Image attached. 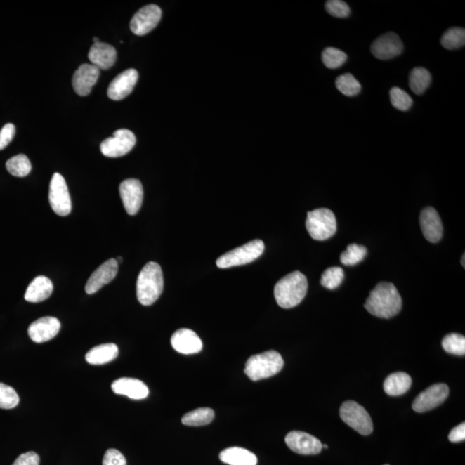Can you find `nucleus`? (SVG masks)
<instances>
[{
  "label": "nucleus",
  "mask_w": 465,
  "mask_h": 465,
  "mask_svg": "<svg viewBox=\"0 0 465 465\" xmlns=\"http://www.w3.org/2000/svg\"><path fill=\"white\" fill-rule=\"evenodd\" d=\"M402 300L398 289L391 283H379L369 293L365 308L376 317L390 319L402 310Z\"/></svg>",
  "instance_id": "f257e3e1"
},
{
  "label": "nucleus",
  "mask_w": 465,
  "mask_h": 465,
  "mask_svg": "<svg viewBox=\"0 0 465 465\" xmlns=\"http://www.w3.org/2000/svg\"><path fill=\"white\" fill-rule=\"evenodd\" d=\"M164 278L161 266L156 262H148L137 278L136 294L140 304L150 306L161 296Z\"/></svg>",
  "instance_id": "f03ea898"
},
{
  "label": "nucleus",
  "mask_w": 465,
  "mask_h": 465,
  "mask_svg": "<svg viewBox=\"0 0 465 465\" xmlns=\"http://www.w3.org/2000/svg\"><path fill=\"white\" fill-rule=\"evenodd\" d=\"M307 292V277L296 270L277 282L274 288V296L281 308H292L302 302Z\"/></svg>",
  "instance_id": "7ed1b4c3"
},
{
  "label": "nucleus",
  "mask_w": 465,
  "mask_h": 465,
  "mask_svg": "<svg viewBox=\"0 0 465 465\" xmlns=\"http://www.w3.org/2000/svg\"><path fill=\"white\" fill-rule=\"evenodd\" d=\"M284 365L280 353L276 351H268L249 358L246 363L245 373L253 381L269 379L280 372Z\"/></svg>",
  "instance_id": "20e7f679"
},
{
  "label": "nucleus",
  "mask_w": 465,
  "mask_h": 465,
  "mask_svg": "<svg viewBox=\"0 0 465 465\" xmlns=\"http://www.w3.org/2000/svg\"><path fill=\"white\" fill-rule=\"evenodd\" d=\"M306 228L312 238L316 241H325L336 232V218L329 209H315L308 212Z\"/></svg>",
  "instance_id": "39448f33"
},
{
  "label": "nucleus",
  "mask_w": 465,
  "mask_h": 465,
  "mask_svg": "<svg viewBox=\"0 0 465 465\" xmlns=\"http://www.w3.org/2000/svg\"><path fill=\"white\" fill-rule=\"evenodd\" d=\"M264 250V242L261 240H254L237 249L228 251L223 256L217 258L216 266L219 268L226 269L232 266L249 264L261 257Z\"/></svg>",
  "instance_id": "423d86ee"
},
{
  "label": "nucleus",
  "mask_w": 465,
  "mask_h": 465,
  "mask_svg": "<svg viewBox=\"0 0 465 465\" xmlns=\"http://www.w3.org/2000/svg\"><path fill=\"white\" fill-rule=\"evenodd\" d=\"M342 421L361 435H369L373 432V423L368 412L356 402L348 401L340 410Z\"/></svg>",
  "instance_id": "0eeeda50"
},
{
  "label": "nucleus",
  "mask_w": 465,
  "mask_h": 465,
  "mask_svg": "<svg viewBox=\"0 0 465 465\" xmlns=\"http://www.w3.org/2000/svg\"><path fill=\"white\" fill-rule=\"evenodd\" d=\"M49 204L53 211L60 216H67L72 211V201L67 185L62 174L53 175L49 185Z\"/></svg>",
  "instance_id": "6e6552de"
},
{
  "label": "nucleus",
  "mask_w": 465,
  "mask_h": 465,
  "mask_svg": "<svg viewBox=\"0 0 465 465\" xmlns=\"http://www.w3.org/2000/svg\"><path fill=\"white\" fill-rule=\"evenodd\" d=\"M136 143L134 133L129 129H118L112 137L104 140L100 145L102 154L109 158H118L127 155Z\"/></svg>",
  "instance_id": "1a4fd4ad"
},
{
  "label": "nucleus",
  "mask_w": 465,
  "mask_h": 465,
  "mask_svg": "<svg viewBox=\"0 0 465 465\" xmlns=\"http://www.w3.org/2000/svg\"><path fill=\"white\" fill-rule=\"evenodd\" d=\"M448 395L449 388L447 384H433L415 398L412 407L417 413H424L440 406Z\"/></svg>",
  "instance_id": "9d476101"
},
{
  "label": "nucleus",
  "mask_w": 465,
  "mask_h": 465,
  "mask_svg": "<svg viewBox=\"0 0 465 465\" xmlns=\"http://www.w3.org/2000/svg\"><path fill=\"white\" fill-rule=\"evenodd\" d=\"M162 15V9L158 6L148 5L143 7L131 19V32L137 36L146 35L158 25Z\"/></svg>",
  "instance_id": "9b49d317"
},
{
  "label": "nucleus",
  "mask_w": 465,
  "mask_h": 465,
  "mask_svg": "<svg viewBox=\"0 0 465 465\" xmlns=\"http://www.w3.org/2000/svg\"><path fill=\"white\" fill-rule=\"evenodd\" d=\"M121 199L129 215L135 216L142 207L143 188L138 179L129 178L119 186Z\"/></svg>",
  "instance_id": "f8f14e48"
},
{
  "label": "nucleus",
  "mask_w": 465,
  "mask_h": 465,
  "mask_svg": "<svg viewBox=\"0 0 465 465\" xmlns=\"http://www.w3.org/2000/svg\"><path fill=\"white\" fill-rule=\"evenodd\" d=\"M372 55L376 59L387 60L402 54L403 44L395 33L388 32L377 37L371 46Z\"/></svg>",
  "instance_id": "ddd939ff"
},
{
  "label": "nucleus",
  "mask_w": 465,
  "mask_h": 465,
  "mask_svg": "<svg viewBox=\"0 0 465 465\" xmlns=\"http://www.w3.org/2000/svg\"><path fill=\"white\" fill-rule=\"evenodd\" d=\"M285 443L292 451L301 455L319 454L322 444L317 438L300 431H293L285 437Z\"/></svg>",
  "instance_id": "4468645a"
},
{
  "label": "nucleus",
  "mask_w": 465,
  "mask_h": 465,
  "mask_svg": "<svg viewBox=\"0 0 465 465\" xmlns=\"http://www.w3.org/2000/svg\"><path fill=\"white\" fill-rule=\"evenodd\" d=\"M138 72L133 68L121 72L110 84L107 91L108 97L115 101H119L128 97L134 90L137 81H138Z\"/></svg>",
  "instance_id": "2eb2a0df"
},
{
  "label": "nucleus",
  "mask_w": 465,
  "mask_h": 465,
  "mask_svg": "<svg viewBox=\"0 0 465 465\" xmlns=\"http://www.w3.org/2000/svg\"><path fill=\"white\" fill-rule=\"evenodd\" d=\"M118 272V264L116 258H110L105 261L91 274L86 284L87 294H94L104 285L107 284L116 277Z\"/></svg>",
  "instance_id": "dca6fc26"
},
{
  "label": "nucleus",
  "mask_w": 465,
  "mask_h": 465,
  "mask_svg": "<svg viewBox=\"0 0 465 465\" xmlns=\"http://www.w3.org/2000/svg\"><path fill=\"white\" fill-rule=\"evenodd\" d=\"M60 329V322L58 319L52 316L37 320L30 324L28 334L30 339L36 343H44L54 339Z\"/></svg>",
  "instance_id": "f3484780"
},
{
  "label": "nucleus",
  "mask_w": 465,
  "mask_h": 465,
  "mask_svg": "<svg viewBox=\"0 0 465 465\" xmlns=\"http://www.w3.org/2000/svg\"><path fill=\"white\" fill-rule=\"evenodd\" d=\"M100 70L91 64H83L75 71L72 86L79 96H87L97 83Z\"/></svg>",
  "instance_id": "a211bd4d"
},
{
  "label": "nucleus",
  "mask_w": 465,
  "mask_h": 465,
  "mask_svg": "<svg viewBox=\"0 0 465 465\" xmlns=\"http://www.w3.org/2000/svg\"><path fill=\"white\" fill-rule=\"evenodd\" d=\"M171 344L178 353L195 354L203 348V343L195 332L188 329H181L175 332L171 338Z\"/></svg>",
  "instance_id": "6ab92c4d"
},
{
  "label": "nucleus",
  "mask_w": 465,
  "mask_h": 465,
  "mask_svg": "<svg viewBox=\"0 0 465 465\" xmlns=\"http://www.w3.org/2000/svg\"><path fill=\"white\" fill-rule=\"evenodd\" d=\"M420 224L423 235L428 242L437 243L440 241L443 235V225L435 209L428 207L423 209Z\"/></svg>",
  "instance_id": "aec40b11"
},
{
  "label": "nucleus",
  "mask_w": 465,
  "mask_h": 465,
  "mask_svg": "<svg viewBox=\"0 0 465 465\" xmlns=\"http://www.w3.org/2000/svg\"><path fill=\"white\" fill-rule=\"evenodd\" d=\"M112 388L114 393L126 395L134 400L145 399L150 394L147 385L142 381L129 377H122L114 381Z\"/></svg>",
  "instance_id": "412c9836"
},
{
  "label": "nucleus",
  "mask_w": 465,
  "mask_h": 465,
  "mask_svg": "<svg viewBox=\"0 0 465 465\" xmlns=\"http://www.w3.org/2000/svg\"><path fill=\"white\" fill-rule=\"evenodd\" d=\"M89 58L91 65L98 68L99 70H109L116 63V48L110 44L100 41V43L91 46Z\"/></svg>",
  "instance_id": "4be33fe9"
},
{
  "label": "nucleus",
  "mask_w": 465,
  "mask_h": 465,
  "mask_svg": "<svg viewBox=\"0 0 465 465\" xmlns=\"http://www.w3.org/2000/svg\"><path fill=\"white\" fill-rule=\"evenodd\" d=\"M53 283L48 277L38 276L29 285L25 294V299L29 303H41L52 295Z\"/></svg>",
  "instance_id": "5701e85b"
},
{
  "label": "nucleus",
  "mask_w": 465,
  "mask_h": 465,
  "mask_svg": "<svg viewBox=\"0 0 465 465\" xmlns=\"http://www.w3.org/2000/svg\"><path fill=\"white\" fill-rule=\"evenodd\" d=\"M221 461L228 465H256L257 457L249 450L242 447H230L224 450L219 455Z\"/></svg>",
  "instance_id": "b1692460"
},
{
  "label": "nucleus",
  "mask_w": 465,
  "mask_h": 465,
  "mask_svg": "<svg viewBox=\"0 0 465 465\" xmlns=\"http://www.w3.org/2000/svg\"><path fill=\"white\" fill-rule=\"evenodd\" d=\"M119 351L113 343L99 345L86 353V360L90 365H99L110 363L118 356Z\"/></svg>",
  "instance_id": "393cba45"
},
{
  "label": "nucleus",
  "mask_w": 465,
  "mask_h": 465,
  "mask_svg": "<svg viewBox=\"0 0 465 465\" xmlns=\"http://www.w3.org/2000/svg\"><path fill=\"white\" fill-rule=\"evenodd\" d=\"M411 385V376L405 372H399L393 373L385 379L384 388L387 395L398 396L405 394Z\"/></svg>",
  "instance_id": "a878e982"
},
{
  "label": "nucleus",
  "mask_w": 465,
  "mask_h": 465,
  "mask_svg": "<svg viewBox=\"0 0 465 465\" xmlns=\"http://www.w3.org/2000/svg\"><path fill=\"white\" fill-rule=\"evenodd\" d=\"M432 75L425 67H418L414 68L410 74V87L412 91L417 95H421L428 89Z\"/></svg>",
  "instance_id": "bb28decb"
},
{
  "label": "nucleus",
  "mask_w": 465,
  "mask_h": 465,
  "mask_svg": "<svg viewBox=\"0 0 465 465\" xmlns=\"http://www.w3.org/2000/svg\"><path fill=\"white\" fill-rule=\"evenodd\" d=\"M215 413L209 407H201L189 412L182 418V423L185 426H199L209 424L214 420Z\"/></svg>",
  "instance_id": "cd10ccee"
},
{
  "label": "nucleus",
  "mask_w": 465,
  "mask_h": 465,
  "mask_svg": "<svg viewBox=\"0 0 465 465\" xmlns=\"http://www.w3.org/2000/svg\"><path fill=\"white\" fill-rule=\"evenodd\" d=\"M6 169L13 176L24 178L32 171V163L27 156L18 155L13 156L6 162Z\"/></svg>",
  "instance_id": "c85d7f7f"
},
{
  "label": "nucleus",
  "mask_w": 465,
  "mask_h": 465,
  "mask_svg": "<svg viewBox=\"0 0 465 465\" xmlns=\"http://www.w3.org/2000/svg\"><path fill=\"white\" fill-rule=\"evenodd\" d=\"M440 44L448 51H454V49L464 47L465 30L460 27L449 29L442 36Z\"/></svg>",
  "instance_id": "c756f323"
},
{
  "label": "nucleus",
  "mask_w": 465,
  "mask_h": 465,
  "mask_svg": "<svg viewBox=\"0 0 465 465\" xmlns=\"http://www.w3.org/2000/svg\"><path fill=\"white\" fill-rule=\"evenodd\" d=\"M335 85H336V89L343 95L348 97L357 96L361 91L360 83L358 81V79L353 74H349V72L339 76L336 81H335Z\"/></svg>",
  "instance_id": "7c9ffc66"
},
{
  "label": "nucleus",
  "mask_w": 465,
  "mask_h": 465,
  "mask_svg": "<svg viewBox=\"0 0 465 465\" xmlns=\"http://www.w3.org/2000/svg\"><path fill=\"white\" fill-rule=\"evenodd\" d=\"M367 254V247L358 244H350L348 249L341 254V261L345 266H355L363 261Z\"/></svg>",
  "instance_id": "2f4dec72"
},
{
  "label": "nucleus",
  "mask_w": 465,
  "mask_h": 465,
  "mask_svg": "<svg viewBox=\"0 0 465 465\" xmlns=\"http://www.w3.org/2000/svg\"><path fill=\"white\" fill-rule=\"evenodd\" d=\"M322 63L329 70H336L341 67L348 60V55L345 52L335 48H327L322 54Z\"/></svg>",
  "instance_id": "473e14b6"
},
{
  "label": "nucleus",
  "mask_w": 465,
  "mask_h": 465,
  "mask_svg": "<svg viewBox=\"0 0 465 465\" xmlns=\"http://www.w3.org/2000/svg\"><path fill=\"white\" fill-rule=\"evenodd\" d=\"M445 352L454 354L457 356H464L465 354V338L459 334H450L442 341Z\"/></svg>",
  "instance_id": "72a5a7b5"
},
{
  "label": "nucleus",
  "mask_w": 465,
  "mask_h": 465,
  "mask_svg": "<svg viewBox=\"0 0 465 465\" xmlns=\"http://www.w3.org/2000/svg\"><path fill=\"white\" fill-rule=\"evenodd\" d=\"M390 98L391 105H393V107L401 110V112H407L413 105V99H412L405 91L400 89V87L395 86L393 89H391Z\"/></svg>",
  "instance_id": "f704fd0d"
},
{
  "label": "nucleus",
  "mask_w": 465,
  "mask_h": 465,
  "mask_svg": "<svg viewBox=\"0 0 465 465\" xmlns=\"http://www.w3.org/2000/svg\"><path fill=\"white\" fill-rule=\"evenodd\" d=\"M345 273L341 268H331L322 273L321 284L322 287L334 289L340 287L344 280Z\"/></svg>",
  "instance_id": "c9c22d12"
},
{
  "label": "nucleus",
  "mask_w": 465,
  "mask_h": 465,
  "mask_svg": "<svg viewBox=\"0 0 465 465\" xmlns=\"http://www.w3.org/2000/svg\"><path fill=\"white\" fill-rule=\"evenodd\" d=\"M19 396L13 387L0 383V409L11 410L18 405Z\"/></svg>",
  "instance_id": "e433bc0d"
},
{
  "label": "nucleus",
  "mask_w": 465,
  "mask_h": 465,
  "mask_svg": "<svg viewBox=\"0 0 465 465\" xmlns=\"http://www.w3.org/2000/svg\"><path fill=\"white\" fill-rule=\"evenodd\" d=\"M327 13L338 18H346L350 16L351 9L348 4L341 0H329L325 5Z\"/></svg>",
  "instance_id": "4c0bfd02"
},
{
  "label": "nucleus",
  "mask_w": 465,
  "mask_h": 465,
  "mask_svg": "<svg viewBox=\"0 0 465 465\" xmlns=\"http://www.w3.org/2000/svg\"><path fill=\"white\" fill-rule=\"evenodd\" d=\"M127 461L123 454L116 449H109L105 452L103 465H126Z\"/></svg>",
  "instance_id": "58836bf2"
},
{
  "label": "nucleus",
  "mask_w": 465,
  "mask_h": 465,
  "mask_svg": "<svg viewBox=\"0 0 465 465\" xmlns=\"http://www.w3.org/2000/svg\"><path fill=\"white\" fill-rule=\"evenodd\" d=\"M16 128L13 124H7L0 131V150L6 148L13 140Z\"/></svg>",
  "instance_id": "ea45409f"
},
{
  "label": "nucleus",
  "mask_w": 465,
  "mask_h": 465,
  "mask_svg": "<svg viewBox=\"0 0 465 465\" xmlns=\"http://www.w3.org/2000/svg\"><path fill=\"white\" fill-rule=\"evenodd\" d=\"M40 457L36 452L22 453L18 457L13 465H39Z\"/></svg>",
  "instance_id": "a19ab883"
},
{
  "label": "nucleus",
  "mask_w": 465,
  "mask_h": 465,
  "mask_svg": "<svg viewBox=\"0 0 465 465\" xmlns=\"http://www.w3.org/2000/svg\"><path fill=\"white\" fill-rule=\"evenodd\" d=\"M465 440V424L464 422L451 431L449 434V440L452 443H459V442Z\"/></svg>",
  "instance_id": "79ce46f5"
},
{
  "label": "nucleus",
  "mask_w": 465,
  "mask_h": 465,
  "mask_svg": "<svg viewBox=\"0 0 465 465\" xmlns=\"http://www.w3.org/2000/svg\"><path fill=\"white\" fill-rule=\"evenodd\" d=\"M98 43H100V41H99L98 37H94L93 38V44H98Z\"/></svg>",
  "instance_id": "37998d69"
},
{
  "label": "nucleus",
  "mask_w": 465,
  "mask_h": 465,
  "mask_svg": "<svg viewBox=\"0 0 465 465\" xmlns=\"http://www.w3.org/2000/svg\"><path fill=\"white\" fill-rule=\"evenodd\" d=\"M116 261L117 262V264H119V263H122V261H123V258H122L121 257H118Z\"/></svg>",
  "instance_id": "c03bdc74"
},
{
  "label": "nucleus",
  "mask_w": 465,
  "mask_h": 465,
  "mask_svg": "<svg viewBox=\"0 0 465 465\" xmlns=\"http://www.w3.org/2000/svg\"><path fill=\"white\" fill-rule=\"evenodd\" d=\"M462 260H463V261H461V263H462L463 266H464H464H465V264H464V254L463 255V258H462Z\"/></svg>",
  "instance_id": "a18cd8bd"
},
{
  "label": "nucleus",
  "mask_w": 465,
  "mask_h": 465,
  "mask_svg": "<svg viewBox=\"0 0 465 465\" xmlns=\"http://www.w3.org/2000/svg\"><path fill=\"white\" fill-rule=\"evenodd\" d=\"M322 448L327 449V448H329V445H322Z\"/></svg>",
  "instance_id": "49530a36"
},
{
  "label": "nucleus",
  "mask_w": 465,
  "mask_h": 465,
  "mask_svg": "<svg viewBox=\"0 0 465 465\" xmlns=\"http://www.w3.org/2000/svg\"><path fill=\"white\" fill-rule=\"evenodd\" d=\"M386 465H388V464H386Z\"/></svg>",
  "instance_id": "de8ad7c7"
}]
</instances>
